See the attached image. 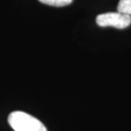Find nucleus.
Masks as SVG:
<instances>
[{
	"instance_id": "obj_1",
	"label": "nucleus",
	"mask_w": 131,
	"mask_h": 131,
	"mask_svg": "<svg viewBox=\"0 0 131 131\" xmlns=\"http://www.w3.org/2000/svg\"><path fill=\"white\" fill-rule=\"evenodd\" d=\"M8 122L15 131H47L46 127L38 119L20 111L11 112Z\"/></svg>"
},
{
	"instance_id": "obj_2",
	"label": "nucleus",
	"mask_w": 131,
	"mask_h": 131,
	"mask_svg": "<svg viewBox=\"0 0 131 131\" xmlns=\"http://www.w3.org/2000/svg\"><path fill=\"white\" fill-rule=\"evenodd\" d=\"M96 23L101 27H112L117 29H124L131 24V16L119 12H108L99 15Z\"/></svg>"
},
{
	"instance_id": "obj_3",
	"label": "nucleus",
	"mask_w": 131,
	"mask_h": 131,
	"mask_svg": "<svg viewBox=\"0 0 131 131\" xmlns=\"http://www.w3.org/2000/svg\"><path fill=\"white\" fill-rule=\"evenodd\" d=\"M117 9V12L131 16V0H120Z\"/></svg>"
},
{
	"instance_id": "obj_4",
	"label": "nucleus",
	"mask_w": 131,
	"mask_h": 131,
	"mask_svg": "<svg viewBox=\"0 0 131 131\" xmlns=\"http://www.w3.org/2000/svg\"><path fill=\"white\" fill-rule=\"evenodd\" d=\"M42 4L54 7H63L72 4V0H38Z\"/></svg>"
}]
</instances>
